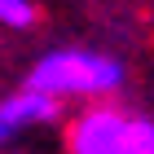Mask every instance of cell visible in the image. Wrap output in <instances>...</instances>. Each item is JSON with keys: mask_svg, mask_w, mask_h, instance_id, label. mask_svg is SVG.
Returning <instances> with one entry per match:
<instances>
[{"mask_svg": "<svg viewBox=\"0 0 154 154\" xmlns=\"http://www.w3.org/2000/svg\"><path fill=\"white\" fill-rule=\"evenodd\" d=\"M123 84V66L106 53L93 48H57L35 62V71L26 75V93L40 97H66V93H110Z\"/></svg>", "mask_w": 154, "mask_h": 154, "instance_id": "1", "label": "cell"}, {"mask_svg": "<svg viewBox=\"0 0 154 154\" xmlns=\"http://www.w3.org/2000/svg\"><path fill=\"white\" fill-rule=\"evenodd\" d=\"M132 154H154V123H150V119H141V132H137Z\"/></svg>", "mask_w": 154, "mask_h": 154, "instance_id": "5", "label": "cell"}, {"mask_svg": "<svg viewBox=\"0 0 154 154\" xmlns=\"http://www.w3.org/2000/svg\"><path fill=\"white\" fill-rule=\"evenodd\" d=\"M57 119V101L40 93H13L9 101H0V141H9L26 123H48Z\"/></svg>", "mask_w": 154, "mask_h": 154, "instance_id": "3", "label": "cell"}, {"mask_svg": "<svg viewBox=\"0 0 154 154\" xmlns=\"http://www.w3.org/2000/svg\"><path fill=\"white\" fill-rule=\"evenodd\" d=\"M0 22L5 26H31L35 22V5L31 0H0Z\"/></svg>", "mask_w": 154, "mask_h": 154, "instance_id": "4", "label": "cell"}, {"mask_svg": "<svg viewBox=\"0 0 154 154\" xmlns=\"http://www.w3.org/2000/svg\"><path fill=\"white\" fill-rule=\"evenodd\" d=\"M141 132V119L123 115L115 106H97L75 119L71 128V154H132Z\"/></svg>", "mask_w": 154, "mask_h": 154, "instance_id": "2", "label": "cell"}]
</instances>
